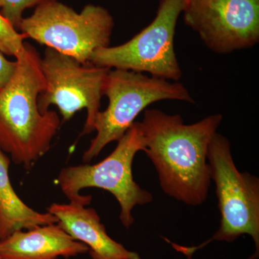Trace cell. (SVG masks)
Returning a JSON list of instances; mask_svg holds the SVG:
<instances>
[{"label": "cell", "mask_w": 259, "mask_h": 259, "mask_svg": "<svg viewBox=\"0 0 259 259\" xmlns=\"http://www.w3.org/2000/svg\"><path fill=\"white\" fill-rule=\"evenodd\" d=\"M223 121L221 114L186 125L180 115L146 109L141 123L144 152L158 175L163 192L187 205L205 202L211 177L207 152Z\"/></svg>", "instance_id": "cell-1"}, {"label": "cell", "mask_w": 259, "mask_h": 259, "mask_svg": "<svg viewBox=\"0 0 259 259\" xmlns=\"http://www.w3.org/2000/svg\"><path fill=\"white\" fill-rule=\"evenodd\" d=\"M40 58L25 42L23 52L15 58L14 74L0 88V148L26 170L50 150L61 125L57 112L42 113L38 108L39 95L46 89Z\"/></svg>", "instance_id": "cell-2"}, {"label": "cell", "mask_w": 259, "mask_h": 259, "mask_svg": "<svg viewBox=\"0 0 259 259\" xmlns=\"http://www.w3.org/2000/svg\"><path fill=\"white\" fill-rule=\"evenodd\" d=\"M211 180L215 185L221 226L209 239L198 246H182L171 243L177 251L192 259L194 252L214 241H236L243 235L253 238L255 252L249 259L258 257L259 252V180L248 172L238 171L232 156L229 141L216 134L207 152Z\"/></svg>", "instance_id": "cell-3"}, {"label": "cell", "mask_w": 259, "mask_h": 259, "mask_svg": "<svg viewBox=\"0 0 259 259\" xmlns=\"http://www.w3.org/2000/svg\"><path fill=\"white\" fill-rule=\"evenodd\" d=\"M117 142L115 150L96 164L86 163L62 168L56 182L69 202L85 206L91 203L92 197L81 195L80 190L95 187L110 192L120 204L121 223L129 228L134 223V207L153 200L152 194L141 188L133 177L135 156L145 148L140 122H135Z\"/></svg>", "instance_id": "cell-4"}, {"label": "cell", "mask_w": 259, "mask_h": 259, "mask_svg": "<svg viewBox=\"0 0 259 259\" xmlns=\"http://www.w3.org/2000/svg\"><path fill=\"white\" fill-rule=\"evenodd\" d=\"M103 95L108 98V106L97 114L94 123L97 134L83 153L85 163L97 157L107 145L118 141L149 105L167 100L194 103L183 83L127 70H110Z\"/></svg>", "instance_id": "cell-5"}, {"label": "cell", "mask_w": 259, "mask_h": 259, "mask_svg": "<svg viewBox=\"0 0 259 259\" xmlns=\"http://www.w3.org/2000/svg\"><path fill=\"white\" fill-rule=\"evenodd\" d=\"M115 22L110 12L89 4L79 13L59 1L39 5L19 26L20 33L82 64L97 49L110 47Z\"/></svg>", "instance_id": "cell-6"}, {"label": "cell", "mask_w": 259, "mask_h": 259, "mask_svg": "<svg viewBox=\"0 0 259 259\" xmlns=\"http://www.w3.org/2000/svg\"><path fill=\"white\" fill-rule=\"evenodd\" d=\"M186 3L187 0H161L156 17L147 27L125 44L97 49L90 63L178 81L182 71L175 52V37Z\"/></svg>", "instance_id": "cell-7"}, {"label": "cell", "mask_w": 259, "mask_h": 259, "mask_svg": "<svg viewBox=\"0 0 259 259\" xmlns=\"http://www.w3.org/2000/svg\"><path fill=\"white\" fill-rule=\"evenodd\" d=\"M40 66L46 89L38 97L40 111H49L51 105L59 109L63 122L85 109L87 119L81 136L94 131L100 112L104 85L110 69L88 63L82 64L72 56L47 47Z\"/></svg>", "instance_id": "cell-8"}, {"label": "cell", "mask_w": 259, "mask_h": 259, "mask_svg": "<svg viewBox=\"0 0 259 259\" xmlns=\"http://www.w3.org/2000/svg\"><path fill=\"white\" fill-rule=\"evenodd\" d=\"M187 26L218 54L250 49L259 41V0H187Z\"/></svg>", "instance_id": "cell-9"}, {"label": "cell", "mask_w": 259, "mask_h": 259, "mask_svg": "<svg viewBox=\"0 0 259 259\" xmlns=\"http://www.w3.org/2000/svg\"><path fill=\"white\" fill-rule=\"evenodd\" d=\"M47 210L70 236L88 247L93 259H141L137 253L126 249L108 236L95 209L69 202L53 203Z\"/></svg>", "instance_id": "cell-10"}, {"label": "cell", "mask_w": 259, "mask_h": 259, "mask_svg": "<svg viewBox=\"0 0 259 259\" xmlns=\"http://www.w3.org/2000/svg\"><path fill=\"white\" fill-rule=\"evenodd\" d=\"M88 252L86 245L74 240L58 223L17 231L0 240L3 259L68 258Z\"/></svg>", "instance_id": "cell-11"}, {"label": "cell", "mask_w": 259, "mask_h": 259, "mask_svg": "<svg viewBox=\"0 0 259 259\" xmlns=\"http://www.w3.org/2000/svg\"><path fill=\"white\" fill-rule=\"evenodd\" d=\"M11 160L0 148V240L17 231L58 223L51 213H41L27 205L16 194L9 177Z\"/></svg>", "instance_id": "cell-12"}, {"label": "cell", "mask_w": 259, "mask_h": 259, "mask_svg": "<svg viewBox=\"0 0 259 259\" xmlns=\"http://www.w3.org/2000/svg\"><path fill=\"white\" fill-rule=\"evenodd\" d=\"M26 35L19 32L0 13V51L4 55L18 57L25 48Z\"/></svg>", "instance_id": "cell-13"}, {"label": "cell", "mask_w": 259, "mask_h": 259, "mask_svg": "<svg viewBox=\"0 0 259 259\" xmlns=\"http://www.w3.org/2000/svg\"><path fill=\"white\" fill-rule=\"evenodd\" d=\"M54 1L59 0H0V13L18 30L25 10Z\"/></svg>", "instance_id": "cell-14"}, {"label": "cell", "mask_w": 259, "mask_h": 259, "mask_svg": "<svg viewBox=\"0 0 259 259\" xmlns=\"http://www.w3.org/2000/svg\"><path fill=\"white\" fill-rule=\"evenodd\" d=\"M16 66V61L8 60L0 51V88L4 86L9 81L14 74Z\"/></svg>", "instance_id": "cell-15"}, {"label": "cell", "mask_w": 259, "mask_h": 259, "mask_svg": "<svg viewBox=\"0 0 259 259\" xmlns=\"http://www.w3.org/2000/svg\"><path fill=\"white\" fill-rule=\"evenodd\" d=\"M0 259H3V258L1 257V255H0Z\"/></svg>", "instance_id": "cell-16"}]
</instances>
